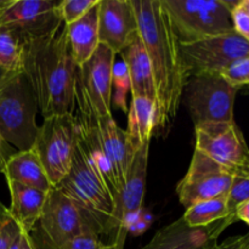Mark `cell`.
<instances>
[{
  "instance_id": "9",
  "label": "cell",
  "mask_w": 249,
  "mask_h": 249,
  "mask_svg": "<svg viewBox=\"0 0 249 249\" xmlns=\"http://www.w3.org/2000/svg\"><path fill=\"white\" fill-rule=\"evenodd\" d=\"M240 88L226 82L220 73L191 75L184 89V99L195 126L209 122L233 121V105Z\"/></svg>"
},
{
  "instance_id": "42",
  "label": "cell",
  "mask_w": 249,
  "mask_h": 249,
  "mask_svg": "<svg viewBox=\"0 0 249 249\" xmlns=\"http://www.w3.org/2000/svg\"><path fill=\"white\" fill-rule=\"evenodd\" d=\"M247 92H248V94H249V87H248V91H247Z\"/></svg>"
},
{
  "instance_id": "10",
  "label": "cell",
  "mask_w": 249,
  "mask_h": 249,
  "mask_svg": "<svg viewBox=\"0 0 249 249\" xmlns=\"http://www.w3.org/2000/svg\"><path fill=\"white\" fill-rule=\"evenodd\" d=\"M189 75L221 73L238 58L249 53V41L233 31L194 43H180Z\"/></svg>"
},
{
  "instance_id": "38",
  "label": "cell",
  "mask_w": 249,
  "mask_h": 249,
  "mask_svg": "<svg viewBox=\"0 0 249 249\" xmlns=\"http://www.w3.org/2000/svg\"><path fill=\"white\" fill-rule=\"evenodd\" d=\"M11 73H12L11 71H7L6 68H4V67H1V66H0V85H1L2 83L5 82V80H6V78L9 77Z\"/></svg>"
},
{
  "instance_id": "11",
  "label": "cell",
  "mask_w": 249,
  "mask_h": 249,
  "mask_svg": "<svg viewBox=\"0 0 249 249\" xmlns=\"http://www.w3.org/2000/svg\"><path fill=\"white\" fill-rule=\"evenodd\" d=\"M232 178V170L195 148L189 170L177 187L180 203L187 209L198 202L228 196Z\"/></svg>"
},
{
  "instance_id": "35",
  "label": "cell",
  "mask_w": 249,
  "mask_h": 249,
  "mask_svg": "<svg viewBox=\"0 0 249 249\" xmlns=\"http://www.w3.org/2000/svg\"><path fill=\"white\" fill-rule=\"evenodd\" d=\"M6 145L7 143L5 142L4 139L0 136V173H2L5 164H6V160H9V157H10V155H7L9 147H7Z\"/></svg>"
},
{
  "instance_id": "18",
  "label": "cell",
  "mask_w": 249,
  "mask_h": 249,
  "mask_svg": "<svg viewBox=\"0 0 249 249\" xmlns=\"http://www.w3.org/2000/svg\"><path fill=\"white\" fill-rule=\"evenodd\" d=\"M119 55L128 68L131 97H143L156 102V89L150 60L139 32Z\"/></svg>"
},
{
  "instance_id": "25",
  "label": "cell",
  "mask_w": 249,
  "mask_h": 249,
  "mask_svg": "<svg viewBox=\"0 0 249 249\" xmlns=\"http://www.w3.org/2000/svg\"><path fill=\"white\" fill-rule=\"evenodd\" d=\"M247 199H249V177L235 172L233 173L232 184H231L230 191L228 194L229 216L225 220L229 225H232L235 221H237L235 215L236 208Z\"/></svg>"
},
{
  "instance_id": "36",
  "label": "cell",
  "mask_w": 249,
  "mask_h": 249,
  "mask_svg": "<svg viewBox=\"0 0 249 249\" xmlns=\"http://www.w3.org/2000/svg\"><path fill=\"white\" fill-rule=\"evenodd\" d=\"M24 235H26V232H22L10 249H24Z\"/></svg>"
},
{
  "instance_id": "22",
  "label": "cell",
  "mask_w": 249,
  "mask_h": 249,
  "mask_svg": "<svg viewBox=\"0 0 249 249\" xmlns=\"http://www.w3.org/2000/svg\"><path fill=\"white\" fill-rule=\"evenodd\" d=\"M156 102L143 97H131L128 108V134L129 141L134 151L150 145L156 128Z\"/></svg>"
},
{
  "instance_id": "2",
  "label": "cell",
  "mask_w": 249,
  "mask_h": 249,
  "mask_svg": "<svg viewBox=\"0 0 249 249\" xmlns=\"http://www.w3.org/2000/svg\"><path fill=\"white\" fill-rule=\"evenodd\" d=\"M21 71L28 79L44 118L74 114L75 71L67 28L24 44Z\"/></svg>"
},
{
  "instance_id": "6",
  "label": "cell",
  "mask_w": 249,
  "mask_h": 249,
  "mask_svg": "<svg viewBox=\"0 0 249 249\" xmlns=\"http://www.w3.org/2000/svg\"><path fill=\"white\" fill-rule=\"evenodd\" d=\"M87 231L102 235L97 224L57 187L48 192L43 212L31 236L36 249H66ZM32 235V233H31Z\"/></svg>"
},
{
  "instance_id": "32",
  "label": "cell",
  "mask_w": 249,
  "mask_h": 249,
  "mask_svg": "<svg viewBox=\"0 0 249 249\" xmlns=\"http://www.w3.org/2000/svg\"><path fill=\"white\" fill-rule=\"evenodd\" d=\"M213 249H249V232L242 236L230 237L221 243H216Z\"/></svg>"
},
{
  "instance_id": "27",
  "label": "cell",
  "mask_w": 249,
  "mask_h": 249,
  "mask_svg": "<svg viewBox=\"0 0 249 249\" xmlns=\"http://www.w3.org/2000/svg\"><path fill=\"white\" fill-rule=\"evenodd\" d=\"M22 232V228L15 220L10 209L0 203V249H10Z\"/></svg>"
},
{
  "instance_id": "37",
  "label": "cell",
  "mask_w": 249,
  "mask_h": 249,
  "mask_svg": "<svg viewBox=\"0 0 249 249\" xmlns=\"http://www.w3.org/2000/svg\"><path fill=\"white\" fill-rule=\"evenodd\" d=\"M24 249H36L33 240H32L31 236H29L28 233L24 235Z\"/></svg>"
},
{
  "instance_id": "5",
  "label": "cell",
  "mask_w": 249,
  "mask_h": 249,
  "mask_svg": "<svg viewBox=\"0 0 249 249\" xmlns=\"http://www.w3.org/2000/svg\"><path fill=\"white\" fill-rule=\"evenodd\" d=\"M36 94L22 71L12 72L0 85V136L18 151L33 147L38 135Z\"/></svg>"
},
{
  "instance_id": "14",
  "label": "cell",
  "mask_w": 249,
  "mask_h": 249,
  "mask_svg": "<svg viewBox=\"0 0 249 249\" xmlns=\"http://www.w3.org/2000/svg\"><path fill=\"white\" fill-rule=\"evenodd\" d=\"M116 53L105 44H99L91 57L78 66L75 78L87 92L99 116L112 114V73Z\"/></svg>"
},
{
  "instance_id": "24",
  "label": "cell",
  "mask_w": 249,
  "mask_h": 249,
  "mask_svg": "<svg viewBox=\"0 0 249 249\" xmlns=\"http://www.w3.org/2000/svg\"><path fill=\"white\" fill-rule=\"evenodd\" d=\"M26 40L15 29L0 26V66L7 71H21L22 53Z\"/></svg>"
},
{
  "instance_id": "20",
  "label": "cell",
  "mask_w": 249,
  "mask_h": 249,
  "mask_svg": "<svg viewBox=\"0 0 249 249\" xmlns=\"http://www.w3.org/2000/svg\"><path fill=\"white\" fill-rule=\"evenodd\" d=\"M11 196L10 213L19 224L22 230L31 235L39 220L46 202L48 192L24 186L14 181H6Z\"/></svg>"
},
{
  "instance_id": "31",
  "label": "cell",
  "mask_w": 249,
  "mask_h": 249,
  "mask_svg": "<svg viewBox=\"0 0 249 249\" xmlns=\"http://www.w3.org/2000/svg\"><path fill=\"white\" fill-rule=\"evenodd\" d=\"M105 243L101 242L100 236L94 231H87L75 237L66 249H104Z\"/></svg>"
},
{
  "instance_id": "26",
  "label": "cell",
  "mask_w": 249,
  "mask_h": 249,
  "mask_svg": "<svg viewBox=\"0 0 249 249\" xmlns=\"http://www.w3.org/2000/svg\"><path fill=\"white\" fill-rule=\"evenodd\" d=\"M116 89L114 104L123 112H128L126 107V94L130 91V79H129L128 68L123 60L114 62L112 73V89Z\"/></svg>"
},
{
  "instance_id": "1",
  "label": "cell",
  "mask_w": 249,
  "mask_h": 249,
  "mask_svg": "<svg viewBox=\"0 0 249 249\" xmlns=\"http://www.w3.org/2000/svg\"><path fill=\"white\" fill-rule=\"evenodd\" d=\"M139 36L150 60L156 89V128L162 134L177 117L190 75L162 0H131Z\"/></svg>"
},
{
  "instance_id": "17",
  "label": "cell",
  "mask_w": 249,
  "mask_h": 249,
  "mask_svg": "<svg viewBox=\"0 0 249 249\" xmlns=\"http://www.w3.org/2000/svg\"><path fill=\"white\" fill-rule=\"evenodd\" d=\"M148 148L150 145H145L134 153L125 184L121 192L118 206L116 209V215H114L116 229L113 236L128 216L142 208L146 190V175H147Z\"/></svg>"
},
{
  "instance_id": "19",
  "label": "cell",
  "mask_w": 249,
  "mask_h": 249,
  "mask_svg": "<svg viewBox=\"0 0 249 249\" xmlns=\"http://www.w3.org/2000/svg\"><path fill=\"white\" fill-rule=\"evenodd\" d=\"M2 174L6 181H14L24 186L49 192L53 185L49 181L43 164L33 147L12 153L6 160Z\"/></svg>"
},
{
  "instance_id": "8",
  "label": "cell",
  "mask_w": 249,
  "mask_h": 249,
  "mask_svg": "<svg viewBox=\"0 0 249 249\" xmlns=\"http://www.w3.org/2000/svg\"><path fill=\"white\" fill-rule=\"evenodd\" d=\"M79 135L74 114L44 118L39 126L33 148L53 187L57 186L70 172Z\"/></svg>"
},
{
  "instance_id": "23",
  "label": "cell",
  "mask_w": 249,
  "mask_h": 249,
  "mask_svg": "<svg viewBox=\"0 0 249 249\" xmlns=\"http://www.w3.org/2000/svg\"><path fill=\"white\" fill-rule=\"evenodd\" d=\"M228 216V196H223L198 202L189 207L182 216V220L190 228H206L224 220Z\"/></svg>"
},
{
  "instance_id": "13",
  "label": "cell",
  "mask_w": 249,
  "mask_h": 249,
  "mask_svg": "<svg viewBox=\"0 0 249 249\" xmlns=\"http://www.w3.org/2000/svg\"><path fill=\"white\" fill-rule=\"evenodd\" d=\"M195 133V148L233 173L249 162V148L235 121L199 124Z\"/></svg>"
},
{
  "instance_id": "30",
  "label": "cell",
  "mask_w": 249,
  "mask_h": 249,
  "mask_svg": "<svg viewBox=\"0 0 249 249\" xmlns=\"http://www.w3.org/2000/svg\"><path fill=\"white\" fill-rule=\"evenodd\" d=\"M233 29L249 41V0H240L231 11Z\"/></svg>"
},
{
  "instance_id": "4",
  "label": "cell",
  "mask_w": 249,
  "mask_h": 249,
  "mask_svg": "<svg viewBox=\"0 0 249 249\" xmlns=\"http://www.w3.org/2000/svg\"><path fill=\"white\" fill-rule=\"evenodd\" d=\"M55 187L97 224L102 235L114 233L116 201L106 180L80 141V135L70 172Z\"/></svg>"
},
{
  "instance_id": "3",
  "label": "cell",
  "mask_w": 249,
  "mask_h": 249,
  "mask_svg": "<svg viewBox=\"0 0 249 249\" xmlns=\"http://www.w3.org/2000/svg\"><path fill=\"white\" fill-rule=\"evenodd\" d=\"M74 91V117L79 128L80 141L106 180L117 209L135 151L126 131L119 128L112 114L99 116L96 113L77 78Z\"/></svg>"
},
{
  "instance_id": "33",
  "label": "cell",
  "mask_w": 249,
  "mask_h": 249,
  "mask_svg": "<svg viewBox=\"0 0 249 249\" xmlns=\"http://www.w3.org/2000/svg\"><path fill=\"white\" fill-rule=\"evenodd\" d=\"M235 215L237 220L243 221V223L249 225V199L243 202V203H241L240 206L236 208Z\"/></svg>"
},
{
  "instance_id": "15",
  "label": "cell",
  "mask_w": 249,
  "mask_h": 249,
  "mask_svg": "<svg viewBox=\"0 0 249 249\" xmlns=\"http://www.w3.org/2000/svg\"><path fill=\"white\" fill-rule=\"evenodd\" d=\"M138 32V21L131 0H100V43L108 46L117 55L130 43Z\"/></svg>"
},
{
  "instance_id": "16",
  "label": "cell",
  "mask_w": 249,
  "mask_h": 249,
  "mask_svg": "<svg viewBox=\"0 0 249 249\" xmlns=\"http://www.w3.org/2000/svg\"><path fill=\"white\" fill-rule=\"evenodd\" d=\"M229 226L224 219L206 228H190L180 218L158 230L141 249H213L219 236Z\"/></svg>"
},
{
  "instance_id": "21",
  "label": "cell",
  "mask_w": 249,
  "mask_h": 249,
  "mask_svg": "<svg viewBox=\"0 0 249 249\" xmlns=\"http://www.w3.org/2000/svg\"><path fill=\"white\" fill-rule=\"evenodd\" d=\"M99 4L89 10L82 18L66 26L68 41L75 65L80 66L91 57L99 46Z\"/></svg>"
},
{
  "instance_id": "41",
  "label": "cell",
  "mask_w": 249,
  "mask_h": 249,
  "mask_svg": "<svg viewBox=\"0 0 249 249\" xmlns=\"http://www.w3.org/2000/svg\"><path fill=\"white\" fill-rule=\"evenodd\" d=\"M104 249H116V248H114L112 245H105Z\"/></svg>"
},
{
  "instance_id": "34",
  "label": "cell",
  "mask_w": 249,
  "mask_h": 249,
  "mask_svg": "<svg viewBox=\"0 0 249 249\" xmlns=\"http://www.w3.org/2000/svg\"><path fill=\"white\" fill-rule=\"evenodd\" d=\"M148 226H150V224H147L146 221H143L142 219H140L138 223H135L134 225H131L130 228H129L128 235H129V233H130V235H133V236L142 235V233L145 232L146 230H147Z\"/></svg>"
},
{
  "instance_id": "39",
  "label": "cell",
  "mask_w": 249,
  "mask_h": 249,
  "mask_svg": "<svg viewBox=\"0 0 249 249\" xmlns=\"http://www.w3.org/2000/svg\"><path fill=\"white\" fill-rule=\"evenodd\" d=\"M235 172H238V173H241V174H245V175H247V177H249V162L245 165V167L240 168V169L235 170Z\"/></svg>"
},
{
  "instance_id": "7",
  "label": "cell",
  "mask_w": 249,
  "mask_h": 249,
  "mask_svg": "<svg viewBox=\"0 0 249 249\" xmlns=\"http://www.w3.org/2000/svg\"><path fill=\"white\" fill-rule=\"evenodd\" d=\"M180 43H194L233 31L226 0H162Z\"/></svg>"
},
{
  "instance_id": "29",
  "label": "cell",
  "mask_w": 249,
  "mask_h": 249,
  "mask_svg": "<svg viewBox=\"0 0 249 249\" xmlns=\"http://www.w3.org/2000/svg\"><path fill=\"white\" fill-rule=\"evenodd\" d=\"M221 77L236 88H242L243 85L249 87V53L229 66L220 73Z\"/></svg>"
},
{
  "instance_id": "12",
  "label": "cell",
  "mask_w": 249,
  "mask_h": 249,
  "mask_svg": "<svg viewBox=\"0 0 249 249\" xmlns=\"http://www.w3.org/2000/svg\"><path fill=\"white\" fill-rule=\"evenodd\" d=\"M58 0H10L0 11V26H6L28 41L44 38L63 26Z\"/></svg>"
},
{
  "instance_id": "28",
  "label": "cell",
  "mask_w": 249,
  "mask_h": 249,
  "mask_svg": "<svg viewBox=\"0 0 249 249\" xmlns=\"http://www.w3.org/2000/svg\"><path fill=\"white\" fill-rule=\"evenodd\" d=\"M97 2L99 0H61L58 12L63 24L68 26L82 18Z\"/></svg>"
},
{
  "instance_id": "40",
  "label": "cell",
  "mask_w": 249,
  "mask_h": 249,
  "mask_svg": "<svg viewBox=\"0 0 249 249\" xmlns=\"http://www.w3.org/2000/svg\"><path fill=\"white\" fill-rule=\"evenodd\" d=\"M10 0H0V11H1L2 9H4L5 6L7 5V2H9Z\"/></svg>"
}]
</instances>
